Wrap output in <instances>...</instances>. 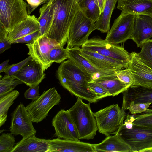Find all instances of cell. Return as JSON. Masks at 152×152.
<instances>
[{
	"label": "cell",
	"mask_w": 152,
	"mask_h": 152,
	"mask_svg": "<svg viewBox=\"0 0 152 152\" xmlns=\"http://www.w3.org/2000/svg\"><path fill=\"white\" fill-rule=\"evenodd\" d=\"M48 20L44 35L55 39L62 47L67 42L69 29L80 9L77 0H48Z\"/></svg>",
	"instance_id": "obj_1"
},
{
	"label": "cell",
	"mask_w": 152,
	"mask_h": 152,
	"mask_svg": "<svg viewBox=\"0 0 152 152\" xmlns=\"http://www.w3.org/2000/svg\"><path fill=\"white\" fill-rule=\"evenodd\" d=\"M56 75L62 86L72 94L90 103H95L99 100L88 86V83L92 81L91 77L69 59L61 63Z\"/></svg>",
	"instance_id": "obj_2"
},
{
	"label": "cell",
	"mask_w": 152,
	"mask_h": 152,
	"mask_svg": "<svg viewBox=\"0 0 152 152\" xmlns=\"http://www.w3.org/2000/svg\"><path fill=\"white\" fill-rule=\"evenodd\" d=\"M127 116L117 134L129 145L131 152L152 147V126L133 124L130 115Z\"/></svg>",
	"instance_id": "obj_3"
},
{
	"label": "cell",
	"mask_w": 152,
	"mask_h": 152,
	"mask_svg": "<svg viewBox=\"0 0 152 152\" xmlns=\"http://www.w3.org/2000/svg\"><path fill=\"white\" fill-rule=\"evenodd\" d=\"M67 110L77 129L79 139L94 138L98 129L90 104L84 103L77 97L74 104Z\"/></svg>",
	"instance_id": "obj_4"
},
{
	"label": "cell",
	"mask_w": 152,
	"mask_h": 152,
	"mask_svg": "<svg viewBox=\"0 0 152 152\" xmlns=\"http://www.w3.org/2000/svg\"><path fill=\"white\" fill-rule=\"evenodd\" d=\"M94 114L99 132L107 136L117 134L127 115L117 104L107 106Z\"/></svg>",
	"instance_id": "obj_5"
},
{
	"label": "cell",
	"mask_w": 152,
	"mask_h": 152,
	"mask_svg": "<svg viewBox=\"0 0 152 152\" xmlns=\"http://www.w3.org/2000/svg\"><path fill=\"white\" fill-rule=\"evenodd\" d=\"M29 15L24 0H0V26L8 31Z\"/></svg>",
	"instance_id": "obj_6"
},
{
	"label": "cell",
	"mask_w": 152,
	"mask_h": 152,
	"mask_svg": "<svg viewBox=\"0 0 152 152\" xmlns=\"http://www.w3.org/2000/svg\"><path fill=\"white\" fill-rule=\"evenodd\" d=\"M61 96L55 87L45 91L36 100L26 107L33 122H40L45 119L50 111L58 104Z\"/></svg>",
	"instance_id": "obj_7"
},
{
	"label": "cell",
	"mask_w": 152,
	"mask_h": 152,
	"mask_svg": "<svg viewBox=\"0 0 152 152\" xmlns=\"http://www.w3.org/2000/svg\"><path fill=\"white\" fill-rule=\"evenodd\" d=\"M95 30V23L87 17L80 9L71 25L66 47L82 46L88 40L89 35Z\"/></svg>",
	"instance_id": "obj_8"
},
{
	"label": "cell",
	"mask_w": 152,
	"mask_h": 152,
	"mask_svg": "<svg viewBox=\"0 0 152 152\" xmlns=\"http://www.w3.org/2000/svg\"><path fill=\"white\" fill-rule=\"evenodd\" d=\"M81 48L96 52L127 64L131 59L130 53L123 47L111 43L99 37H93L88 39Z\"/></svg>",
	"instance_id": "obj_9"
},
{
	"label": "cell",
	"mask_w": 152,
	"mask_h": 152,
	"mask_svg": "<svg viewBox=\"0 0 152 152\" xmlns=\"http://www.w3.org/2000/svg\"><path fill=\"white\" fill-rule=\"evenodd\" d=\"M29 50L28 54L39 64L44 72L53 64L48 58V53L52 48L61 45L56 40L45 35L39 36L31 42L26 44Z\"/></svg>",
	"instance_id": "obj_10"
},
{
	"label": "cell",
	"mask_w": 152,
	"mask_h": 152,
	"mask_svg": "<svg viewBox=\"0 0 152 152\" xmlns=\"http://www.w3.org/2000/svg\"><path fill=\"white\" fill-rule=\"evenodd\" d=\"M135 15L122 12L114 21L110 30L107 32L105 40L117 45L131 39Z\"/></svg>",
	"instance_id": "obj_11"
},
{
	"label": "cell",
	"mask_w": 152,
	"mask_h": 152,
	"mask_svg": "<svg viewBox=\"0 0 152 152\" xmlns=\"http://www.w3.org/2000/svg\"><path fill=\"white\" fill-rule=\"evenodd\" d=\"M79 48L78 47H66L68 59L90 76L92 78V81L97 79L104 80L117 77L116 74L118 70H105L94 67L80 54Z\"/></svg>",
	"instance_id": "obj_12"
},
{
	"label": "cell",
	"mask_w": 152,
	"mask_h": 152,
	"mask_svg": "<svg viewBox=\"0 0 152 152\" xmlns=\"http://www.w3.org/2000/svg\"><path fill=\"white\" fill-rule=\"evenodd\" d=\"M33 122L22 103L17 107L12 114L10 131L15 135H21L26 138L35 135L36 130Z\"/></svg>",
	"instance_id": "obj_13"
},
{
	"label": "cell",
	"mask_w": 152,
	"mask_h": 152,
	"mask_svg": "<svg viewBox=\"0 0 152 152\" xmlns=\"http://www.w3.org/2000/svg\"><path fill=\"white\" fill-rule=\"evenodd\" d=\"M52 124L54 127V136L61 139L79 140L77 130L68 110L61 109L53 118Z\"/></svg>",
	"instance_id": "obj_14"
},
{
	"label": "cell",
	"mask_w": 152,
	"mask_h": 152,
	"mask_svg": "<svg viewBox=\"0 0 152 152\" xmlns=\"http://www.w3.org/2000/svg\"><path fill=\"white\" fill-rule=\"evenodd\" d=\"M130 55L131 58L127 68L133 78L132 86L152 88V69L141 61L137 53L132 52Z\"/></svg>",
	"instance_id": "obj_15"
},
{
	"label": "cell",
	"mask_w": 152,
	"mask_h": 152,
	"mask_svg": "<svg viewBox=\"0 0 152 152\" xmlns=\"http://www.w3.org/2000/svg\"><path fill=\"white\" fill-rule=\"evenodd\" d=\"M79 53L92 65L97 68L105 70H118L127 68L128 64L107 57L96 52L79 48Z\"/></svg>",
	"instance_id": "obj_16"
},
{
	"label": "cell",
	"mask_w": 152,
	"mask_h": 152,
	"mask_svg": "<svg viewBox=\"0 0 152 152\" xmlns=\"http://www.w3.org/2000/svg\"><path fill=\"white\" fill-rule=\"evenodd\" d=\"M13 76L29 87L39 86L46 77L40 64L32 59Z\"/></svg>",
	"instance_id": "obj_17"
},
{
	"label": "cell",
	"mask_w": 152,
	"mask_h": 152,
	"mask_svg": "<svg viewBox=\"0 0 152 152\" xmlns=\"http://www.w3.org/2000/svg\"><path fill=\"white\" fill-rule=\"evenodd\" d=\"M152 37V17L145 15H135L133 29L131 37L138 47Z\"/></svg>",
	"instance_id": "obj_18"
},
{
	"label": "cell",
	"mask_w": 152,
	"mask_h": 152,
	"mask_svg": "<svg viewBox=\"0 0 152 152\" xmlns=\"http://www.w3.org/2000/svg\"><path fill=\"white\" fill-rule=\"evenodd\" d=\"M48 152H94L92 144L57 138L49 139Z\"/></svg>",
	"instance_id": "obj_19"
},
{
	"label": "cell",
	"mask_w": 152,
	"mask_h": 152,
	"mask_svg": "<svg viewBox=\"0 0 152 152\" xmlns=\"http://www.w3.org/2000/svg\"><path fill=\"white\" fill-rule=\"evenodd\" d=\"M123 100L122 108L125 110L130 103H152V88L131 86L122 92Z\"/></svg>",
	"instance_id": "obj_20"
},
{
	"label": "cell",
	"mask_w": 152,
	"mask_h": 152,
	"mask_svg": "<svg viewBox=\"0 0 152 152\" xmlns=\"http://www.w3.org/2000/svg\"><path fill=\"white\" fill-rule=\"evenodd\" d=\"M117 8L125 14L152 15V0H118Z\"/></svg>",
	"instance_id": "obj_21"
},
{
	"label": "cell",
	"mask_w": 152,
	"mask_h": 152,
	"mask_svg": "<svg viewBox=\"0 0 152 152\" xmlns=\"http://www.w3.org/2000/svg\"><path fill=\"white\" fill-rule=\"evenodd\" d=\"M39 23L38 18L34 15H29L25 20L9 31L7 40L10 43L27 35L39 31Z\"/></svg>",
	"instance_id": "obj_22"
},
{
	"label": "cell",
	"mask_w": 152,
	"mask_h": 152,
	"mask_svg": "<svg viewBox=\"0 0 152 152\" xmlns=\"http://www.w3.org/2000/svg\"><path fill=\"white\" fill-rule=\"evenodd\" d=\"M48 140L37 138L35 135L23 138L15 143L11 152H48Z\"/></svg>",
	"instance_id": "obj_23"
},
{
	"label": "cell",
	"mask_w": 152,
	"mask_h": 152,
	"mask_svg": "<svg viewBox=\"0 0 152 152\" xmlns=\"http://www.w3.org/2000/svg\"><path fill=\"white\" fill-rule=\"evenodd\" d=\"M94 152H131L129 145L117 134L108 136L99 143L92 144Z\"/></svg>",
	"instance_id": "obj_24"
},
{
	"label": "cell",
	"mask_w": 152,
	"mask_h": 152,
	"mask_svg": "<svg viewBox=\"0 0 152 152\" xmlns=\"http://www.w3.org/2000/svg\"><path fill=\"white\" fill-rule=\"evenodd\" d=\"M118 0H106L104 10L95 23V30H99L103 33L109 31L111 15Z\"/></svg>",
	"instance_id": "obj_25"
},
{
	"label": "cell",
	"mask_w": 152,
	"mask_h": 152,
	"mask_svg": "<svg viewBox=\"0 0 152 152\" xmlns=\"http://www.w3.org/2000/svg\"><path fill=\"white\" fill-rule=\"evenodd\" d=\"M91 81L102 86L113 96H117L129 87L117 77L104 80L97 79Z\"/></svg>",
	"instance_id": "obj_26"
},
{
	"label": "cell",
	"mask_w": 152,
	"mask_h": 152,
	"mask_svg": "<svg viewBox=\"0 0 152 152\" xmlns=\"http://www.w3.org/2000/svg\"><path fill=\"white\" fill-rule=\"evenodd\" d=\"M78 4L84 15L95 23L101 14L97 0H80Z\"/></svg>",
	"instance_id": "obj_27"
},
{
	"label": "cell",
	"mask_w": 152,
	"mask_h": 152,
	"mask_svg": "<svg viewBox=\"0 0 152 152\" xmlns=\"http://www.w3.org/2000/svg\"><path fill=\"white\" fill-rule=\"evenodd\" d=\"M19 94V92L15 90L0 97V127L6 121L9 108Z\"/></svg>",
	"instance_id": "obj_28"
},
{
	"label": "cell",
	"mask_w": 152,
	"mask_h": 152,
	"mask_svg": "<svg viewBox=\"0 0 152 152\" xmlns=\"http://www.w3.org/2000/svg\"><path fill=\"white\" fill-rule=\"evenodd\" d=\"M23 83L13 75L9 76L5 75L0 79V97L14 90L18 85Z\"/></svg>",
	"instance_id": "obj_29"
},
{
	"label": "cell",
	"mask_w": 152,
	"mask_h": 152,
	"mask_svg": "<svg viewBox=\"0 0 152 152\" xmlns=\"http://www.w3.org/2000/svg\"><path fill=\"white\" fill-rule=\"evenodd\" d=\"M140 48V52L137 53L138 56L144 63L152 69V39L145 42Z\"/></svg>",
	"instance_id": "obj_30"
},
{
	"label": "cell",
	"mask_w": 152,
	"mask_h": 152,
	"mask_svg": "<svg viewBox=\"0 0 152 152\" xmlns=\"http://www.w3.org/2000/svg\"><path fill=\"white\" fill-rule=\"evenodd\" d=\"M61 45L52 48L48 53V58L52 63L54 62L60 63L67 59L68 55L66 48Z\"/></svg>",
	"instance_id": "obj_31"
},
{
	"label": "cell",
	"mask_w": 152,
	"mask_h": 152,
	"mask_svg": "<svg viewBox=\"0 0 152 152\" xmlns=\"http://www.w3.org/2000/svg\"><path fill=\"white\" fill-rule=\"evenodd\" d=\"M15 145V139L11 133L0 135V152H11Z\"/></svg>",
	"instance_id": "obj_32"
},
{
	"label": "cell",
	"mask_w": 152,
	"mask_h": 152,
	"mask_svg": "<svg viewBox=\"0 0 152 152\" xmlns=\"http://www.w3.org/2000/svg\"><path fill=\"white\" fill-rule=\"evenodd\" d=\"M133 116V124L152 126V109H148L140 115Z\"/></svg>",
	"instance_id": "obj_33"
},
{
	"label": "cell",
	"mask_w": 152,
	"mask_h": 152,
	"mask_svg": "<svg viewBox=\"0 0 152 152\" xmlns=\"http://www.w3.org/2000/svg\"><path fill=\"white\" fill-rule=\"evenodd\" d=\"M39 16L38 19L39 23V36L44 35L48 20V7L47 3L44 4L40 8Z\"/></svg>",
	"instance_id": "obj_34"
},
{
	"label": "cell",
	"mask_w": 152,
	"mask_h": 152,
	"mask_svg": "<svg viewBox=\"0 0 152 152\" xmlns=\"http://www.w3.org/2000/svg\"><path fill=\"white\" fill-rule=\"evenodd\" d=\"M88 86L90 91L97 96L99 100L111 96L104 88L94 82H89Z\"/></svg>",
	"instance_id": "obj_35"
},
{
	"label": "cell",
	"mask_w": 152,
	"mask_h": 152,
	"mask_svg": "<svg viewBox=\"0 0 152 152\" xmlns=\"http://www.w3.org/2000/svg\"><path fill=\"white\" fill-rule=\"evenodd\" d=\"M151 103H130L126 108L125 111L129 110L131 114H141L147 110Z\"/></svg>",
	"instance_id": "obj_36"
},
{
	"label": "cell",
	"mask_w": 152,
	"mask_h": 152,
	"mask_svg": "<svg viewBox=\"0 0 152 152\" xmlns=\"http://www.w3.org/2000/svg\"><path fill=\"white\" fill-rule=\"evenodd\" d=\"M32 59V58L29 56L28 57L19 63L8 65L4 72H5V75L8 76H12Z\"/></svg>",
	"instance_id": "obj_37"
},
{
	"label": "cell",
	"mask_w": 152,
	"mask_h": 152,
	"mask_svg": "<svg viewBox=\"0 0 152 152\" xmlns=\"http://www.w3.org/2000/svg\"><path fill=\"white\" fill-rule=\"evenodd\" d=\"M117 77L129 87L134 83V79L130 70L127 68L118 70L116 74Z\"/></svg>",
	"instance_id": "obj_38"
},
{
	"label": "cell",
	"mask_w": 152,
	"mask_h": 152,
	"mask_svg": "<svg viewBox=\"0 0 152 152\" xmlns=\"http://www.w3.org/2000/svg\"><path fill=\"white\" fill-rule=\"evenodd\" d=\"M9 31L0 26V54L11 48V44L7 40Z\"/></svg>",
	"instance_id": "obj_39"
},
{
	"label": "cell",
	"mask_w": 152,
	"mask_h": 152,
	"mask_svg": "<svg viewBox=\"0 0 152 152\" xmlns=\"http://www.w3.org/2000/svg\"><path fill=\"white\" fill-rule=\"evenodd\" d=\"M39 86L30 87L24 93V97L26 99H30L33 101L37 99L40 96L39 92Z\"/></svg>",
	"instance_id": "obj_40"
},
{
	"label": "cell",
	"mask_w": 152,
	"mask_h": 152,
	"mask_svg": "<svg viewBox=\"0 0 152 152\" xmlns=\"http://www.w3.org/2000/svg\"><path fill=\"white\" fill-rule=\"evenodd\" d=\"M39 35V31H36L13 41L10 43L11 44L18 43H29L32 42L35 39L38 37Z\"/></svg>",
	"instance_id": "obj_41"
},
{
	"label": "cell",
	"mask_w": 152,
	"mask_h": 152,
	"mask_svg": "<svg viewBox=\"0 0 152 152\" xmlns=\"http://www.w3.org/2000/svg\"><path fill=\"white\" fill-rule=\"evenodd\" d=\"M27 4V10L29 15L38 7L48 2V0H26Z\"/></svg>",
	"instance_id": "obj_42"
},
{
	"label": "cell",
	"mask_w": 152,
	"mask_h": 152,
	"mask_svg": "<svg viewBox=\"0 0 152 152\" xmlns=\"http://www.w3.org/2000/svg\"><path fill=\"white\" fill-rule=\"evenodd\" d=\"M97 1L101 13L103 12L104 9L106 0H97Z\"/></svg>",
	"instance_id": "obj_43"
},
{
	"label": "cell",
	"mask_w": 152,
	"mask_h": 152,
	"mask_svg": "<svg viewBox=\"0 0 152 152\" xmlns=\"http://www.w3.org/2000/svg\"><path fill=\"white\" fill-rule=\"evenodd\" d=\"M10 60L9 59L7 60L2 63L0 64V73H1L4 72V69L8 65V63Z\"/></svg>",
	"instance_id": "obj_44"
},
{
	"label": "cell",
	"mask_w": 152,
	"mask_h": 152,
	"mask_svg": "<svg viewBox=\"0 0 152 152\" xmlns=\"http://www.w3.org/2000/svg\"><path fill=\"white\" fill-rule=\"evenodd\" d=\"M152 152V147L143 149L140 152Z\"/></svg>",
	"instance_id": "obj_45"
},
{
	"label": "cell",
	"mask_w": 152,
	"mask_h": 152,
	"mask_svg": "<svg viewBox=\"0 0 152 152\" xmlns=\"http://www.w3.org/2000/svg\"><path fill=\"white\" fill-rule=\"evenodd\" d=\"M78 0V2L79 1V0Z\"/></svg>",
	"instance_id": "obj_46"
},
{
	"label": "cell",
	"mask_w": 152,
	"mask_h": 152,
	"mask_svg": "<svg viewBox=\"0 0 152 152\" xmlns=\"http://www.w3.org/2000/svg\"><path fill=\"white\" fill-rule=\"evenodd\" d=\"M151 16V17H152V15Z\"/></svg>",
	"instance_id": "obj_47"
}]
</instances>
